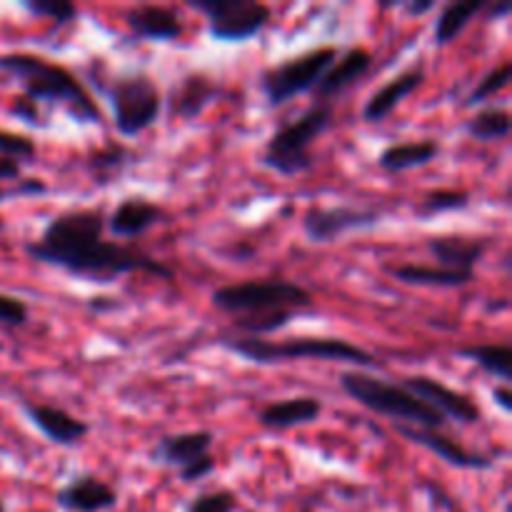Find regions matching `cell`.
I'll list each match as a JSON object with an SVG mask.
<instances>
[{
  "instance_id": "6da1fadb",
  "label": "cell",
  "mask_w": 512,
  "mask_h": 512,
  "mask_svg": "<svg viewBox=\"0 0 512 512\" xmlns=\"http://www.w3.org/2000/svg\"><path fill=\"white\" fill-rule=\"evenodd\" d=\"M30 260L65 270L90 283H115L130 273L173 280L175 270L145 250L105 240V213L100 208H70L45 223L35 243L25 245Z\"/></svg>"
},
{
  "instance_id": "7a4b0ae2",
  "label": "cell",
  "mask_w": 512,
  "mask_h": 512,
  "mask_svg": "<svg viewBox=\"0 0 512 512\" xmlns=\"http://www.w3.org/2000/svg\"><path fill=\"white\" fill-rule=\"evenodd\" d=\"M0 73H8L23 85V98L35 105H60L65 113L83 125L100 123V110L78 75L63 65L35 53H3L0 55Z\"/></svg>"
},
{
  "instance_id": "3957f363",
  "label": "cell",
  "mask_w": 512,
  "mask_h": 512,
  "mask_svg": "<svg viewBox=\"0 0 512 512\" xmlns=\"http://www.w3.org/2000/svg\"><path fill=\"white\" fill-rule=\"evenodd\" d=\"M220 345L255 365L290 363V360H333V363H348L358 368H380V360L370 350L343 338L300 335V338L265 340L240 335V338H220Z\"/></svg>"
},
{
  "instance_id": "277c9868",
  "label": "cell",
  "mask_w": 512,
  "mask_h": 512,
  "mask_svg": "<svg viewBox=\"0 0 512 512\" xmlns=\"http://www.w3.org/2000/svg\"><path fill=\"white\" fill-rule=\"evenodd\" d=\"M340 388L350 400L368 408L370 413L383 415V418L395 420V425H410V428H430L440 430L445 425V418L435 413L430 405L415 398L403 385L390 383V380L378 378L373 373L363 370H345L340 375Z\"/></svg>"
},
{
  "instance_id": "5b68a950",
  "label": "cell",
  "mask_w": 512,
  "mask_h": 512,
  "mask_svg": "<svg viewBox=\"0 0 512 512\" xmlns=\"http://www.w3.org/2000/svg\"><path fill=\"white\" fill-rule=\"evenodd\" d=\"M333 105L330 103H315L305 108L303 113L290 118L288 123L278 125L273 135L265 143L263 153H260V163L273 173L283 175V178H295L313 168V155H310V145L325 135L333 125Z\"/></svg>"
},
{
  "instance_id": "8992f818",
  "label": "cell",
  "mask_w": 512,
  "mask_h": 512,
  "mask_svg": "<svg viewBox=\"0 0 512 512\" xmlns=\"http://www.w3.org/2000/svg\"><path fill=\"white\" fill-rule=\"evenodd\" d=\"M213 308L235 318L275 313V310H300L313 305V295L308 288L285 278H260L230 283L215 288L210 295Z\"/></svg>"
},
{
  "instance_id": "52a82bcc",
  "label": "cell",
  "mask_w": 512,
  "mask_h": 512,
  "mask_svg": "<svg viewBox=\"0 0 512 512\" xmlns=\"http://www.w3.org/2000/svg\"><path fill=\"white\" fill-rule=\"evenodd\" d=\"M100 90L108 98L115 130L123 138H138L163 113V93L148 73L113 75Z\"/></svg>"
},
{
  "instance_id": "ba28073f",
  "label": "cell",
  "mask_w": 512,
  "mask_h": 512,
  "mask_svg": "<svg viewBox=\"0 0 512 512\" xmlns=\"http://www.w3.org/2000/svg\"><path fill=\"white\" fill-rule=\"evenodd\" d=\"M335 60H338V48L325 45V48L308 50V53L295 55V58H285L280 60L278 65L265 68L263 73H260V90H263L270 108H280V105H285L288 100L315 90V85L320 83L325 70H328Z\"/></svg>"
},
{
  "instance_id": "9c48e42d",
  "label": "cell",
  "mask_w": 512,
  "mask_h": 512,
  "mask_svg": "<svg viewBox=\"0 0 512 512\" xmlns=\"http://www.w3.org/2000/svg\"><path fill=\"white\" fill-rule=\"evenodd\" d=\"M188 5L205 15L210 38L218 43H245L273 20L270 5L258 0H188Z\"/></svg>"
},
{
  "instance_id": "30bf717a",
  "label": "cell",
  "mask_w": 512,
  "mask_h": 512,
  "mask_svg": "<svg viewBox=\"0 0 512 512\" xmlns=\"http://www.w3.org/2000/svg\"><path fill=\"white\" fill-rule=\"evenodd\" d=\"M383 218L380 208H358V205H330V208H313L303 218V233L310 243H335L345 233L375 228Z\"/></svg>"
},
{
  "instance_id": "8fae6325",
  "label": "cell",
  "mask_w": 512,
  "mask_h": 512,
  "mask_svg": "<svg viewBox=\"0 0 512 512\" xmlns=\"http://www.w3.org/2000/svg\"><path fill=\"white\" fill-rule=\"evenodd\" d=\"M400 385L405 390H410L415 398L423 400L425 405H430L435 413L443 415L445 420H455L460 425H478L483 420V410L478 408V403L470 395L448 388L438 378H430V375H408Z\"/></svg>"
},
{
  "instance_id": "7c38bea8",
  "label": "cell",
  "mask_w": 512,
  "mask_h": 512,
  "mask_svg": "<svg viewBox=\"0 0 512 512\" xmlns=\"http://www.w3.org/2000/svg\"><path fill=\"white\" fill-rule=\"evenodd\" d=\"M395 430H398L408 443L430 450V453H435L440 460L453 465V468H460V470H493L495 468V455L468 450L463 443L448 438V435H443L440 430L410 428V425H395Z\"/></svg>"
},
{
  "instance_id": "4fadbf2b",
  "label": "cell",
  "mask_w": 512,
  "mask_h": 512,
  "mask_svg": "<svg viewBox=\"0 0 512 512\" xmlns=\"http://www.w3.org/2000/svg\"><path fill=\"white\" fill-rule=\"evenodd\" d=\"M55 505L65 512H105L118 505V493L98 475L78 473L55 493Z\"/></svg>"
},
{
  "instance_id": "5bb4252c",
  "label": "cell",
  "mask_w": 512,
  "mask_h": 512,
  "mask_svg": "<svg viewBox=\"0 0 512 512\" xmlns=\"http://www.w3.org/2000/svg\"><path fill=\"white\" fill-rule=\"evenodd\" d=\"M23 413L43 433L45 440L60 445V448H75L90 433V425L85 420L75 418L73 413L58 408V405L23 403Z\"/></svg>"
},
{
  "instance_id": "9a60e30c",
  "label": "cell",
  "mask_w": 512,
  "mask_h": 512,
  "mask_svg": "<svg viewBox=\"0 0 512 512\" xmlns=\"http://www.w3.org/2000/svg\"><path fill=\"white\" fill-rule=\"evenodd\" d=\"M165 218L163 208L143 195H128L120 200L110 215L105 218V230L118 240L143 238L148 230H153Z\"/></svg>"
},
{
  "instance_id": "2e32d148",
  "label": "cell",
  "mask_w": 512,
  "mask_h": 512,
  "mask_svg": "<svg viewBox=\"0 0 512 512\" xmlns=\"http://www.w3.org/2000/svg\"><path fill=\"white\" fill-rule=\"evenodd\" d=\"M125 25L135 38L150 40V43H175L185 33L183 18L178 15V10L168 8V5H133L125 13Z\"/></svg>"
},
{
  "instance_id": "e0dca14e",
  "label": "cell",
  "mask_w": 512,
  "mask_h": 512,
  "mask_svg": "<svg viewBox=\"0 0 512 512\" xmlns=\"http://www.w3.org/2000/svg\"><path fill=\"white\" fill-rule=\"evenodd\" d=\"M218 98V83L208 73L180 75L178 83L168 93V113L175 120H195L208 110V105Z\"/></svg>"
},
{
  "instance_id": "ac0fdd59",
  "label": "cell",
  "mask_w": 512,
  "mask_h": 512,
  "mask_svg": "<svg viewBox=\"0 0 512 512\" xmlns=\"http://www.w3.org/2000/svg\"><path fill=\"white\" fill-rule=\"evenodd\" d=\"M425 248L438 260L440 268L475 273V265L488 253L490 238H485V235H480V238H473V235H433V238H428Z\"/></svg>"
},
{
  "instance_id": "d6986e66",
  "label": "cell",
  "mask_w": 512,
  "mask_h": 512,
  "mask_svg": "<svg viewBox=\"0 0 512 512\" xmlns=\"http://www.w3.org/2000/svg\"><path fill=\"white\" fill-rule=\"evenodd\" d=\"M215 435L210 430H185V433L165 435L158 440L153 450H150V460L158 465H168V468H188L195 460L210 455Z\"/></svg>"
},
{
  "instance_id": "ffe728a7",
  "label": "cell",
  "mask_w": 512,
  "mask_h": 512,
  "mask_svg": "<svg viewBox=\"0 0 512 512\" xmlns=\"http://www.w3.org/2000/svg\"><path fill=\"white\" fill-rule=\"evenodd\" d=\"M423 80H425L423 65H415V68L403 70V73L395 75L393 80H388L383 88H378L368 100H365V105H363L365 123H370V125L383 123V120L388 118V115L393 113V110L398 108V105L403 103L410 93H415V90L423 85Z\"/></svg>"
},
{
  "instance_id": "44dd1931",
  "label": "cell",
  "mask_w": 512,
  "mask_h": 512,
  "mask_svg": "<svg viewBox=\"0 0 512 512\" xmlns=\"http://www.w3.org/2000/svg\"><path fill=\"white\" fill-rule=\"evenodd\" d=\"M370 65H373L370 50L350 48L343 58L335 60V63L325 70V75L320 78V83L315 85L313 90L315 98H318L320 103H328V98H335V95H340L343 90H348L350 85L358 83L363 75H368Z\"/></svg>"
},
{
  "instance_id": "7402d4cb",
  "label": "cell",
  "mask_w": 512,
  "mask_h": 512,
  "mask_svg": "<svg viewBox=\"0 0 512 512\" xmlns=\"http://www.w3.org/2000/svg\"><path fill=\"white\" fill-rule=\"evenodd\" d=\"M320 415H323V400L313 398V395H298V398L268 403L258 413V420L263 428L290 430L313 425Z\"/></svg>"
},
{
  "instance_id": "603a6c76",
  "label": "cell",
  "mask_w": 512,
  "mask_h": 512,
  "mask_svg": "<svg viewBox=\"0 0 512 512\" xmlns=\"http://www.w3.org/2000/svg\"><path fill=\"white\" fill-rule=\"evenodd\" d=\"M390 275L405 285H418V288H465L475 283V273L470 270H450L440 265H393Z\"/></svg>"
},
{
  "instance_id": "cb8c5ba5",
  "label": "cell",
  "mask_w": 512,
  "mask_h": 512,
  "mask_svg": "<svg viewBox=\"0 0 512 512\" xmlns=\"http://www.w3.org/2000/svg\"><path fill=\"white\" fill-rule=\"evenodd\" d=\"M440 155V140H405V143H393L378 155V165L388 173H405V170L423 168L430 165Z\"/></svg>"
},
{
  "instance_id": "d4e9b609",
  "label": "cell",
  "mask_w": 512,
  "mask_h": 512,
  "mask_svg": "<svg viewBox=\"0 0 512 512\" xmlns=\"http://www.w3.org/2000/svg\"><path fill=\"white\" fill-rule=\"evenodd\" d=\"M490 0H463V3H448L440 10L435 20V43L450 45L463 35V30L488 8Z\"/></svg>"
},
{
  "instance_id": "484cf974",
  "label": "cell",
  "mask_w": 512,
  "mask_h": 512,
  "mask_svg": "<svg viewBox=\"0 0 512 512\" xmlns=\"http://www.w3.org/2000/svg\"><path fill=\"white\" fill-rule=\"evenodd\" d=\"M458 358L470 360L478 365L483 373L500 378L503 383L512 380V348L508 343H483V345H468V348L458 350Z\"/></svg>"
},
{
  "instance_id": "4316f807",
  "label": "cell",
  "mask_w": 512,
  "mask_h": 512,
  "mask_svg": "<svg viewBox=\"0 0 512 512\" xmlns=\"http://www.w3.org/2000/svg\"><path fill=\"white\" fill-rule=\"evenodd\" d=\"M510 130V113L505 108H498V105L478 110V113L465 123V133L473 140H480V143H498V140H505L510 135Z\"/></svg>"
},
{
  "instance_id": "83f0119b",
  "label": "cell",
  "mask_w": 512,
  "mask_h": 512,
  "mask_svg": "<svg viewBox=\"0 0 512 512\" xmlns=\"http://www.w3.org/2000/svg\"><path fill=\"white\" fill-rule=\"evenodd\" d=\"M470 203H473V198H470L468 190L438 188L430 190V193L420 200L415 213H418V218H433V215L458 213V210L470 208Z\"/></svg>"
},
{
  "instance_id": "f1b7e54d",
  "label": "cell",
  "mask_w": 512,
  "mask_h": 512,
  "mask_svg": "<svg viewBox=\"0 0 512 512\" xmlns=\"http://www.w3.org/2000/svg\"><path fill=\"white\" fill-rule=\"evenodd\" d=\"M298 315V310H275V313L265 315H250V318H235V328L243 330L250 338H263V335H273L278 330L288 328L290 320Z\"/></svg>"
},
{
  "instance_id": "f546056e",
  "label": "cell",
  "mask_w": 512,
  "mask_h": 512,
  "mask_svg": "<svg viewBox=\"0 0 512 512\" xmlns=\"http://www.w3.org/2000/svg\"><path fill=\"white\" fill-rule=\"evenodd\" d=\"M23 10H28L33 18L55 20L53 28L60 30L78 18V5L70 0H23Z\"/></svg>"
},
{
  "instance_id": "4dcf8cb0",
  "label": "cell",
  "mask_w": 512,
  "mask_h": 512,
  "mask_svg": "<svg viewBox=\"0 0 512 512\" xmlns=\"http://www.w3.org/2000/svg\"><path fill=\"white\" fill-rule=\"evenodd\" d=\"M35 158H38V145L33 138L0 130V160H10V163L23 168L25 163H33Z\"/></svg>"
},
{
  "instance_id": "1f68e13d",
  "label": "cell",
  "mask_w": 512,
  "mask_h": 512,
  "mask_svg": "<svg viewBox=\"0 0 512 512\" xmlns=\"http://www.w3.org/2000/svg\"><path fill=\"white\" fill-rule=\"evenodd\" d=\"M238 510V495L230 490H205V493L193 495L183 505V512H235Z\"/></svg>"
},
{
  "instance_id": "d6a6232c",
  "label": "cell",
  "mask_w": 512,
  "mask_h": 512,
  "mask_svg": "<svg viewBox=\"0 0 512 512\" xmlns=\"http://www.w3.org/2000/svg\"><path fill=\"white\" fill-rule=\"evenodd\" d=\"M510 80H512V65L500 63L498 68L490 70V73L485 75L478 85H475L473 93L468 95V105H478V103H483V100L495 98V95L503 93V90L508 88Z\"/></svg>"
},
{
  "instance_id": "836d02e7",
  "label": "cell",
  "mask_w": 512,
  "mask_h": 512,
  "mask_svg": "<svg viewBox=\"0 0 512 512\" xmlns=\"http://www.w3.org/2000/svg\"><path fill=\"white\" fill-rule=\"evenodd\" d=\"M30 318L28 305L15 295L0 293V325L5 328H23Z\"/></svg>"
},
{
  "instance_id": "e575fe53",
  "label": "cell",
  "mask_w": 512,
  "mask_h": 512,
  "mask_svg": "<svg viewBox=\"0 0 512 512\" xmlns=\"http://www.w3.org/2000/svg\"><path fill=\"white\" fill-rule=\"evenodd\" d=\"M45 193H48V185H45V180L20 178L18 183H15V188H10V190L0 188V203H5V200H10V198H20V195L35 198V195H45Z\"/></svg>"
},
{
  "instance_id": "d590c367",
  "label": "cell",
  "mask_w": 512,
  "mask_h": 512,
  "mask_svg": "<svg viewBox=\"0 0 512 512\" xmlns=\"http://www.w3.org/2000/svg\"><path fill=\"white\" fill-rule=\"evenodd\" d=\"M215 473V460L213 455H205V458L195 460V463H190L188 468L178 470V478L180 483L190 485V483H200V480H205L208 475Z\"/></svg>"
},
{
  "instance_id": "8d00e7d4",
  "label": "cell",
  "mask_w": 512,
  "mask_h": 512,
  "mask_svg": "<svg viewBox=\"0 0 512 512\" xmlns=\"http://www.w3.org/2000/svg\"><path fill=\"white\" fill-rule=\"evenodd\" d=\"M125 163V150L118 148V145H110L105 153H93V158H90V165H93L95 170H110V168H118V165Z\"/></svg>"
},
{
  "instance_id": "74e56055",
  "label": "cell",
  "mask_w": 512,
  "mask_h": 512,
  "mask_svg": "<svg viewBox=\"0 0 512 512\" xmlns=\"http://www.w3.org/2000/svg\"><path fill=\"white\" fill-rule=\"evenodd\" d=\"M10 110H13L15 118H20L23 123L40 125V110H38V105L33 103V100H28V98H23V95H20V98H15L13 108H10Z\"/></svg>"
},
{
  "instance_id": "f35d334b",
  "label": "cell",
  "mask_w": 512,
  "mask_h": 512,
  "mask_svg": "<svg viewBox=\"0 0 512 512\" xmlns=\"http://www.w3.org/2000/svg\"><path fill=\"white\" fill-rule=\"evenodd\" d=\"M398 8L413 18H423V15L433 13L435 0H408V3H398Z\"/></svg>"
},
{
  "instance_id": "ab89813d",
  "label": "cell",
  "mask_w": 512,
  "mask_h": 512,
  "mask_svg": "<svg viewBox=\"0 0 512 512\" xmlns=\"http://www.w3.org/2000/svg\"><path fill=\"white\" fill-rule=\"evenodd\" d=\"M483 13L488 15V20H493L495 23V20H503L505 15L512 13V5L508 3V0H500V3H495L493 0V3H488V8H485Z\"/></svg>"
},
{
  "instance_id": "60d3db41",
  "label": "cell",
  "mask_w": 512,
  "mask_h": 512,
  "mask_svg": "<svg viewBox=\"0 0 512 512\" xmlns=\"http://www.w3.org/2000/svg\"><path fill=\"white\" fill-rule=\"evenodd\" d=\"M493 400H495V405H498V408L503 410L505 415L512 413V395H510L508 385H500V388H493Z\"/></svg>"
},
{
  "instance_id": "b9f144b4",
  "label": "cell",
  "mask_w": 512,
  "mask_h": 512,
  "mask_svg": "<svg viewBox=\"0 0 512 512\" xmlns=\"http://www.w3.org/2000/svg\"><path fill=\"white\" fill-rule=\"evenodd\" d=\"M20 178H23V168H20V165L10 163V160H0V183H5V180L18 183Z\"/></svg>"
},
{
  "instance_id": "7bdbcfd3",
  "label": "cell",
  "mask_w": 512,
  "mask_h": 512,
  "mask_svg": "<svg viewBox=\"0 0 512 512\" xmlns=\"http://www.w3.org/2000/svg\"><path fill=\"white\" fill-rule=\"evenodd\" d=\"M0 512H5V503H3V500H0Z\"/></svg>"
},
{
  "instance_id": "ee69618b",
  "label": "cell",
  "mask_w": 512,
  "mask_h": 512,
  "mask_svg": "<svg viewBox=\"0 0 512 512\" xmlns=\"http://www.w3.org/2000/svg\"><path fill=\"white\" fill-rule=\"evenodd\" d=\"M0 453H5V450H3V448H0Z\"/></svg>"
}]
</instances>
